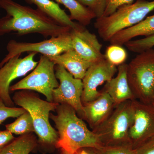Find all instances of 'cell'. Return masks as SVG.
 Instances as JSON below:
<instances>
[{
    "instance_id": "16",
    "label": "cell",
    "mask_w": 154,
    "mask_h": 154,
    "mask_svg": "<svg viewBox=\"0 0 154 154\" xmlns=\"http://www.w3.org/2000/svg\"><path fill=\"white\" fill-rule=\"evenodd\" d=\"M48 57L55 65L63 66L74 78L82 80L93 63L85 60L73 48L59 55Z\"/></svg>"
},
{
    "instance_id": "20",
    "label": "cell",
    "mask_w": 154,
    "mask_h": 154,
    "mask_svg": "<svg viewBox=\"0 0 154 154\" xmlns=\"http://www.w3.org/2000/svg\"><path fill=\"white\" fill-rule=\"evenodd\" d=\"M63 5L69 11L70 18L75 20L80 25L85 26L90 25L93 19L96 18L93 11L80 4L76 0H55Z\"/></svg>"
},
{
    "instance_id": "5",
    "label": "cell",
    "mask_w": 154,
    "mask_h": 154,
    "mask_svg": "<svg viewBox=\"0 0 154 154\" xmlns=\"http://www.w3.org/2000/svg\"><path fill=\"white\" fill-rule=\"evenodd\" d=\"M128 80L135 98L152 104L154 96V49L138 54L127 64Z\"/></svg>"
},
{
    "instance_id": "17",
    "label": "cell",
    "mask_w": 154,
    "mask_h": 154,
    "mask_svg": "<svg viewBox=\"0 0 154 154\" xmlns=\"http://www.w3.org/2000/svg\"><path fill=\"white\" fill-rule=\"evenodd\" d=\"M154 35V14L147 17L139 23L116 33L109 41L112 45L120 46L138 36L144 37Z\"/></svg>"
},
{
    "instance_id": "12",
    "label": "cell",
    "mask_w": 154,
    "mask_h": 154,
    "mask_svg": "<svg viewBox=\"0 0 154 154\" xmlns=\"http://www.w3.org/2000/svg\"><path fill=\"white\" fill-rule=\"evenodd\" d=\"M117 68L106 59L94 63L86 72L82 81L83 90L82 96V104L95 100L100 95L99 86L114 77Z\"/></svg>"
},
{
    "instance_id": "34",
    "label": "cell",
    "mask_w": 154,
    "mask_h": 154,
    "mask_svg": "<svg viewBox=\"0 0 154 154\" xmlns=\"http://www.w3.org/2000/svg\"><path fill=\"white\" fill-rule=\"evenodd\" d=\"M153 48H154V47Z\"/></svg>"
},
{
    "instance_id": "1",
    "label": "cell",
    "mask_w": 154,
    "mask_h": 154,
    "mask_svg": "<svg viewBox=\"0 0 154 154\" xmlns=\"http://www.w3.org/2000/svg\"><path fill=\"white\" fill-rule=\"evenodd\" d=\"M0 8L7 14L0 18V36L14 32L20 36L38 33L45 38H52L71 30L60 25L38 9L22 5L13 0H0Z\"/></svg>"
},
{
    "instance_id": "15",
    "label": "cell",
    "mask_w": 154,
    "mask_h": 154,
    "mask_svg": "<svg viewBox=\"0 0 154 154\" xmlns=\"http://www.w3.org/2000/svg\"><path fill=\"white\" fill-rule=\"evenodd\" d=\"M127 71V64L118 66L116 76L107 82L102 90L110 96L115 107L126 101L136 99L128 83Z\"/></svg>"
},
{
    "instance_id": "28",
    "label": "cell",
    "mask_w": 154,
    "mask_h": 154,
    "mask_svg": "<svg viewBox=\"0 0 154 154\" xmlns=\"http://www.w3.org/2000/svg\"><path fill=\"white\" fill-rule=\"evenodd\" d=\"M135 149L136 154H154V137Z\"/></svg>"
},
{
    "instance_id": "8",
    "label": "cell",
    "mask_w": 154,
    "mask_h": 154,
    "mask_svg": "<svg viewBox=\"0 0 154 154\" xmlns=\"http://www.w3.org/2000/svg\"><path fill=\"white\" fill-rule=\"evenodd\" d=\"M6 48L8 54L0 62V68L11 59L21 55L23 53H39L48 57L55 56L72 48L70 31L57 37L34 43L11 40L8 42Z\"/></svg>"
},
{
    "instance_id": "3",
    "label": "cell",
    "mask_w": 154,
    "mask_h": 154,
    "mask_svg": "<svg viewBox=\"0 0 154 154\" xmlns=\"http://www.w3.org/2000/svg\"><path fill=\"white\" fill-rule=\"evenodd\" d=\"M12 99L15 104L30 113L33 119L35 133L38 137V143L44 148H56L58 134L50 124L49 118L50 112L55 111L59 104L44 101L37 94L29 90H20L15 92Z\"/></svg>"
},
{
    "instance_id": "25",
    "label": "cell",
    "mask_w": 154,
    "mask_h": 154,
    "mask_svg": "<svg viewBox=\"0 0 154 154\" xmlns=\"http://www.w3.org/2000/svg\"><path fill=\"white\" fill-rule=\"evenodd\" d=\"M96 154H136L135 149L130 146H103L94 149Z\"/></svg>"
},
{
    "instance_id": "13",
    "label": "cell",
    "mask_w": 154,
    "mask_h": 154,
    "mask_svg": "<svg viewBox=\"0 0 154 154\" xmlns=\"http://www.w3.org/2000/svg\"><path fill=\"white\" fill-rule=\"evenodd\" d=\"M72 48L85 60L92 63L105 59L101 50L102 44L97 36L91 33L85 26L81 25L70 31Z\"/></svg>"
},
{
    "instance_id": "22",
    "label": "cell",
    "mask_w": 154,
    "mask_h": 154,
    "mask_svg": "<svg viewBox=\"0 0 154 154\" xmlns=\"http://www.w3.org/2000/svg\"><path fill=\"white\" fill-rule=\"evenodd\" d=\"M105 59L115 66L125 63L127 59V53L122 46L111 45L108 46L105 51Z\"/></svg>"
},
{
    "instance_id": "33",
    "label": "cell",
    "mask_w": 154,
    "mask_h": 154,
    "mask_svg": "<svg viewBox=\"0 0 154 154\" xmlns=\"http://www.w3.org/2000/svg\"><path fill=\"white\" fill-rule=\"evenodd\" d=\"M107 1V0H106V1Z\"/></svg>"
},
{
    "instance_id": "19",
    "label": "cell",
    "mask_w": 154,
    "mask_h": 154,
    "mask_svg": "<svg viewBox=\"0 0 154 154\" xmlns=\"http://www.w3.org/2000/svg\"><path fill=\"white\" fill-rule=\"evenodd\" d=\"M38 140L33 133L15 138L13 141L0 150V154H29L38 146Z\"/></svg>"
},
{
    "instance_id": "26",
    "label": "cell",
    "mask_w": 154,
    "mask_h": 154,
    "mask_svg": "<svg viewBox=\"0 0 154 154\" xmlns=\"http://www.w3.org/2000/svg\"><path fill=\"white\" fill-rule=\"evenodd\" d=\"M94 12L96 19L103 16L106 6V0H76Z\"/></svg>"
},
{
    "instance_id": "6",
    "label": "cell",
    "mask_w": 154,
    "mask_h": 154,
    "mask_svg": "<svg viewBox=\"0 0 154 154\" xmlns=\"http://www.w3.org/2000/svg\"><path fill=\"white\" fill-rule=\"evenodd\" d=\"M132 101H126L116 106L108 118L92 130L102 146H131L129 133L133 120Z\"/></svg>"
},
{
    "instance_id": "18",
    "label": "cell",
    "mask_w": 154,
    "mask_h": 154,
    "mask_svg": "<svg viewBox=\"0 0 154 154\" xmlns=\"http://www.w3.org/2000/svg\"><path fill=\"white\" fill-rule=\"evenodd\" d=\"M30 4H34L37 9L60 25L69 27L71 29H76L81 25L74 22L65 11L60 8L58 4L51 0H26Z\"/></svg>"
},
{
    "instance_id": "29",
    "label": "cell",
    "mask_w": 154,
    "mask_h": 154,
    "mask_svg": "<svg viewBox=\"0 0 154 154\" xmlns=\"http://www.w3.org/2000/svg\"><path fill=\"white\" fill-rule=\"evenodd\" d=\"M15 138L13 134L7 129L0 130V150L11 143Z\"/></svg>"
},
{
    "instance_id": "2",
    "label": "cell",
    "mask_w": 154,
    "mask_h": 154,
    "mask_svg": "<svg viewBox=\"0 0 154 154\" xmlns=\"http://www.w3.org/2000/svg\"><path fill=\"white\" fill-rule=\"evenodd\" d=\"M55 111L56 114H51L50 118L54 122L59 136L56 148L75 154L80 149L102 146L97 136L88 128L72 107L59 104Z\"/></svg>"
},
{
    "instance_id": "4",
    "label": "cell",
    "mask_w": 154,
    "mask_h": 154,
    "mask_svg": "<svg viewBox=\"0 0 154 154\" xmlns=\"http://www.w3.org/2000/svg\"><path fill=\"white\" fill-rule=\"evenodd\" d=\"M154 10V0H137L121 6L109 16L97 18L94 27L100 37L109 42L116 33L139 23Z\"/></svg>"
},
{
    "instance_id": "14",
    "label": "cell",
    "mask_w": 154,
    "mask_h": 154,
    "mask_svg": "<svg viewBox=\"0 0 154 154\" xmlns=\"http://www.w3.org/2000/svg\"><path fill=\"white\" fill-rule=\"evenodd\" d=\"M100 92V95L96 99L83 104L82 119L87 121L92 130L103 123L115 107L108 94L102 90Z\"/></svg>"
},
{
    "instance_id": "30",
    "label": "cell",
    "mask_w": 154,
    "mask_h": 154,
    "mask_svg": "<svg viewBox=\"0 0 154 154\" xmlns=\"http://www.w3.org/2000/svg\"><path fill=\"white\" fill-rule=\"evenodd\" d=\"M75 154H96V152L94 151V149L86 148L80 149Z\"/></svg>"
},
{
    "instance_id": "9",
    "label": "cell",
    "mask_w": 154,
    "mask_h": 154,
    "mask_svg": "<svg viewBox=\"0 0 154 154\" xmlns=\"http://www.w3.org/2000/svg\"><path fill=\"white\" fill-rule=\"evenodd\" d=\"M55 73L57 79L59 81V85L53 92V102L71 106L82 119V81L74 78L63 66L59 65H55Z\"/></svg>"
},
{
    "instance_id": "24",
    "label": "cell",
    "mask_w": 154,
    "mask_h": 154,
    "mask_svg": "<svg viewBox=\"0 0 154 154\" xmlns=\"http://www.w3.org/2000/svg\"><path fill=\"white\" fill-rule=\"evenodd\" d=\"M22 107H11L6 106L2 100H0V125L9 118H18L26 112Z\"/></svg>"
},
{
    "instance_id": "21",
    "label": "cell",
    "mask_w": 154,
    "mask_h": 154,
    "mask_svg": "<svg viewBox=\"0 0 154 154\" xmlns=\"http://www.w3.org/2000/svg\"><path fill=\"white\" fill-rule=\"evenodd\" d=\"M5 127L7 130L16 135L35 132L33 119L28 111L20 115L14 122L6 125Z\"/></svg>"
},
{
    "instance_id": "32",
    "label": "cell",
    "mask_w": 154,
    "mask_h": 154,
    "mask_svg": "<svg viewBox=\"0 0 154 154\" xmlns=\"http://www.w3.org/2000/svg\"><path fill=\"white\" fill-rule=\"evenodd\" d=\"M152 105L154 106V96L153 97V98L152 101Z\"/></svg>"
},
{
    "instance_id": "27",
    "label": "cell",
    "mask_w": 154,
    "mask_h": 154,
    "mask_svg": "<svg viewBox=\"0 0 154 154\" xmlns=\"http://www.w3.org/2000/svg\"><path fill=\"white\" fill-rule=\"evenodd\" d=\"M134 0H107L105 12L102 17H107L113 14L118 8L133 2Z\"/></svg>"
},
{
    "instance_id": "10",
    "label": "cell",
    "mask_w": 154,
    "mask_h": 154,
    "mask_svg": "<svg viewBox=\"0 0 154 154\" xmlns=\"http://www.w3.org/2000/svg\"><path fill=\"white\" fill-rule=\"evenodd\" d=\"M36 52H30L23 58L14 57L0 68V100L6 106L15 105L10 95L11 83L14 80L25 75L36 67L38 62L35 60Z\"/></svg>"
},
{
    "instance_id": "11",
    "label": "cell",
    "mask_w": 154,
    "mask_h": 154,
    "mask_svg": "<svg viewBox=\"0 0 154 154\" xmlns=\"http://www.w3.org/2000/svg\"><path fill=\"white\" fill-rule=\"evenodd\" d=\"M133 120L129 139L135 149L154 137V106L137 99L132 101Z\"/></svg>"
},
{
    "instance_id": "31",
    "label": "cell",
    "mask_w": 154,
    "mask_h": 154,
    "mask_svg": "<svg viewBox=\"0 0 154 154\" xmlns=\"http://www.w3.org/2000/svg\"><path fill=\"white\" fill-rule=\"evenodd\" d=\"M61 154H72L71 153H69L68 152L65 151L63 150H61Z\"/></svg>"
},
{
    "instance_id": "7",
    "label": "cell",
    "mask_w": 154,
    "mask_h": 154,
    "mask_svg": "<svg viewBox=\"0 0 154 154\" xmlns=\"http://www.w3.org/2000/svg\"><path fill=\"white\" fill-rule=\"evenodd\" d=\"M55 66L48 57L42 55L33 71L11 86L10 92L23 90L35 91L44 95L48 102H53V92L59 85L55 75Z\"/></svg>"
},
{
    "instance_id": "23",
    "label": "cell",
    "mask_w": 154,
    "mask_h": 154,
    "mask_svg": "<svg viewBox=\"0 0 154 154\" xmlns=\"http://www.w3.org/2000/svg\"><path fill=\"white\" fill-rule=\"evenodd\" d=\"M130 51L140 53L154 47V35L148 37L131 40L124 45Z\"/></svg>"
}]
</instances>
